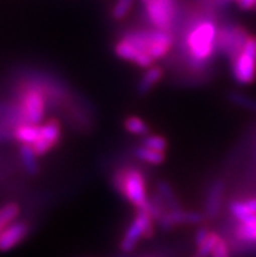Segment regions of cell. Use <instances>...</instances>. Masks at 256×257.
<instances>
[{
    "mask_svg": "<svg viewBox=\"0 0 256 257\" xmlns=\"http://www.w3.org/2000/svg\"><path fill=\"white\" fill-rule=\"evenodd\" d=\"M217 25L211 19H198L188 26L182 51L192 71L201 72L208 68L217 52Z\"/></svg>",
    "mask_w": 256,
    "mask_h": 257,
    "instance_id": "6da1fadb",
    "label": "cell"
},
{
    "mask_svg": "<svg viewBox=\"0 0 256 257\" xmlns=\"http://www.w3.org/2000/svg\"><path fill=\"white\" fill-rule=\"evenodd\" d=\"M114 187L120 195L126 197L136 209L145 206L146 197V182L143 173L135 167H123L118 170L113 176Z\"/></svg>",
    "mask_w": 256,
    "mask_h": 257,
    "instance_id": "7a4b0ae2",
    "label": "cell"
},
{
    "mask_svg": "<svg viewBox=\"0 0 256 257\" xmlns=\"http://www.w3.org/2000/svg\"><path fill=\"white\" fill-rule=\"evenodd\" d=\"M123 39L130 41L143 51L148 52L154 60L166 56L174 42L173 36L169 32L159 29L133 30V32L126 33Z\"/></svg>",
    "mask_w": 256,
    "mask_h": 257,
    "instance_id": "3957f363",
    "label": "cell"
},
{
    "mask_svg": "<svg viewBox=\"0 0 256 257\" xmlns=\"http://www.w3.org/2000/svg\"><path fill=\"white\" fill-rule=\"evenodd\" d=\"M46 111V94L45 91L37 86H28L20 94L19 104V119L20 123L36 124L43 120Z\"/></svg>",
    "mask_w": 256,
    "mask_h": 257,
    "instance_id": "277c9868",
    "label": "cell"
},
{
    "mask_svg": "<svg viewBox=\"0 0 256 257\" xmlns=\"http://www.w3.org/2000/svg\"><path fill=\"white\" fill-rule=\"evenodd\" d=\"M231 73L239 85H250L256 80V37L250 36L243 50L231 62Z\"/></svg>",
    "mask_w": 256,
    "mask_h": 257,
    "instance_id": "5b68a950",
    "label": "cell"
},
{
    "mask_svg": "<svg viewBox=\"0 0 256 257\" xmlns=\"http://www.w3.org/2000/svg\"><path fill=\"white\" fill-rule=\"evenodd\" d=\"M248 37L250 34L243 26H221L217 33V52L226 56L231 63L243 50Z\"/></svg>",
    "mask_w": 256,
    "mask_h": 257,
    "instance_id": "8992f818",
    "label": "cell"
},
{
    "mask_svg": "<svg viewBox=\"0 0 256 257\" xmlns=\"http://www.w3.org/2000/svg\"><path fill=\"white\" fill-rule=\"evenodd\" d=\"M153 234V218L145 209H137L136 217L127 228L123 239L120 241V249L123 252H132L141 238H149Z\"/></svg>",
    "mask_w": 256,
    "mask_h": 257,
    "instance_id": "52a82bcc",
    "label": "cell"
},
{
    "mask_svg": "<svg viewBox=\"0 0 256 257\" xmlns=\"http://www.w3.org/2000/svg\"><path fill=\"white\" fill-rule=\"evenodd\" d=\"M60 136H62V128L56 119H51L42 125H39L38 139L32 145L37 156L42 157L49 153L52 148L58 145Z\"/></svg>",
    "mask_w": 256,
    "mask_h": 257,
    "instance_id": "ba28073f",
    "label": "cell"
},
{
    "mask_svg": "<svg viewBox=\"0 0 256 257\" xmlns=\"http://www.w3.org/2000/svg\"><path fill=\"white\" fill-rule=\"evenodd\" d=\"M114 51L120 59L133 63V64L141 67V68H149L153 62H154V59L148 52L143 51L136 45H133L130 41L123 38L120 39L119 42H117V45L114 47Z\"/></svg>",
    "mask_w": 256,
    "mask_h": 257,
    "instance_id": "9c48e42d",
    "label": "cell"
},
{
    "mask_svg": "<svg viewBox=\"0 0 256 257\" xmlns=\"http://www.w3.org/2000/svg\"><path fill=\"white\" fill-rule=\"evenodd\" d=\"M204 215L198 212H186L179 209H173L169 212L163 213L157 221L159 227L163 230H170L178 225H199L204 221Z\"/></svg>",
    "mask_w": 256,
    "mask_h": 257,
    "instance_id": "30bf717a",
    "label": "cell"
},
{
    "mask_svg": "<svg viewBox=\"0 0 256 257\" xmlns=\"http://www.w3.org/2000/svg\"><path fill=\"white\" fill-rule=\"evenodd\" d=\"M29 232V226L25 222L15 221L0 232V252H8L20 244Z\"/></svg>",
    "mask_w": 256,
    "mask_h": 257,
    "instance_id": "8fae6325",
    "label": "cell"
},
{
    "mask_svg": "<svg viewBox=\"0 0 256 257\" xmlns=\"http://www.w3.org/2000/svg\"><path fill=\"white\" fill-rule=\"evenodd\" d=\"M225 184L222 180H214L209 186L207 195V201H205V215L208 218H216L220 213L222 200H224Z\"/></svg>",
    "mask_w": 256,
    "mask_h": 257,
    "instance_id": "7c38bea8",
    "label": "cell"
},
{
    "mask_svg": "<svg viewBox=\"0 0 256 257\" xmlns=\"http://www.w3.org/2000/svg\"><path fill=\"white\" fill-rule=\"evenodd\" d=\"M162 68H159V67H149V69L144 73L143 77L140 78L139 85H137V93L140 95L149 93L158 84L159 80L162 78Z\"/></svg>",
    "mask_w": 256,
    "mask_h": 257,
    "instance_id": "4fadbf2b",
    "label": "cell"
},
{
    "mask_svg": "<svg viewBox=\"0 0 256 257\" xmlns=\"http://www.w3.org/2000/svg\"><path fill=\"white\" fill-rule=\"evenodd\" d=\"M38 135L39 125H36V124H17V127L13 131V137H15L21 145H23V144L33 145V144L37 141V139H38Z\"/></svg>",
    "mask_w": 256,
    "mask_h": 257,
    "instance_id": "5bb4252c",
    "label": "cell"
},
{
    "mask_svg": "<svg viewBox=\"0 0 256 257\" xmlns=\"http://www.w3.org/2000/svg\"><path fill=\"white\" fill-rule=\"evenodd\" d=\"M230 213L239 221H243L251 215H256V199L233 201L230 204Z\"/></svg>",
    "mask_w": 256,
    "mask_h": 257,
    "instance_id": "9a60e30c",
    "label": "cell"
},
{
    "mask_svg": "<svg viewBox=\"0 0 256 257\" xmlns=\"http://www.w3.org/2000/svg\"><path fill=\"white\" fill-rule=\"evenodd\" d=\"M20 156H21V161H23L24 169L26 170V173L29 175H37L39 171L38 162H37V154L33 149L32 145H26L23 144L20 147Z\"/></svg>",
    "mask_w": 256,
    "mask_h": 257,
    "instance_id": "2e32d148",
    "label": "cell"
},
{
    "mask_svg": "<svg viewBox=\"0 0 256 257\" xmlns=\"http://www.w3.org/2000/svg\"><path fill=\"white\" fill-rule=\"evenodd\" d=\"M135 156L140 161L150 163V165H161L165 161V153L163 152L150 149V148H146L144 145L135 149Z\"/></svg>",
    "mask_w": 256,
    "mask_h": 257,
    "instance_id": "e0dca14e",
    "label": "cell"
},
{
    "mask_svg": "<svg viewBox=\"0 0 256 257\" xmlns=\"http://www.w3.org/2000/svg\"><path fill=\"white\" fill-rule=\"evenodd\" d=\"M20 214V205L16 202H8L0 208V231L16 221Z\"/></svg>",
    "mask_w": 256,
    "mask_h": 257,
    "instance_id": "ac0fdd59",
    "label": "cell"
},
{
    "mask_svg": "<svg viewBox=\"0 0 256 257\" xmlns=\"http://www.w3.org/2000/svg\"><path fill=\"white\" fill-rule=\"evenodd\" d=\"M157 193L161 196V199L163 200V202L166 204L169 210L173 209H179V202L175 197L174 192H173V188L170 187V184L165 180H159L157 183Z\"/></svg>",
    "mask_w": 256,
    "mask_h": 257,
    "instance_id": "d6986e66",
    "label": "cell"
},
{
    "mask_svg": "<svg viewBox=\"0 0 256 257\" xmlns=\"http://www.w3.org/2000/svg\"><path fill=\"white\" fill-rule=\"evenodd\" d=\"M124 128L130 134L136 135V136H148L149 134V127L146 125L143 119L137 116H128L124 120Z\"/></svg>",
    "mask_w": 256,
    "mask_h": 257,
    "instance_id": "ffe728a7",
    "label": "cell"
},
{
    "mask_svg": "<svg viewBox=\"0 0 256 257\" xmlns=\"http://www.w3.org/2000/svg\"><path fill=\"white\" fill-rule=\"evenodd\" d=\"M229 99H230L231 103L237 104L239 107L256 112V99L250 95H246L243 93H239V91H231L229 94Z\"/></svg>",
    "mask_w": 256,
    "mask_h": 257,
    "instance_id": "44dd1931",
    "label": "cell"
},
{
    "mask_svg": "<svg viewBox=\"0 0 256 257\" xmlns=\"http://www.w3.org/2000/svg\"><path fill=\"white\" fill-rule=\"evenodd\" d=\"M135 0H117L111 11V16L115 20H123L132 10Z\"/></svg>",
    "mask_w": 256,
    "mask_h": 257,
    "instance_id": "7402d4cb",
    "label": "cell"
},
{
    "mask_svg": "<svg viewBox=\"0 0 256 257\" xmlns=\"http://www.w3.org/2000/svg\"><path fill=\"white\" fill-rule=\"evenodd\" d=\"M218 239H220V236H218L216 232H211V234L208 235V238L204 240V243L198 247V256L199 257L211 256L214 247H216V244H217Z\"/></svg>",
    "mask_w": 256,
    "mask_h": 257,
    "instance_id": "603a6c76",
    "label": "cell"
},
{
    "mask_svg": "<svg viewBox=\"0 0 256 257\" xmlns=\"http://www.w3.org/2000/svg\"><path fill=\"white\" fill-rule=\"evenodd\" d=\"M143 145L150 149L158 150V152H163L165 153L166 148H167V143L163 137L161 136H145L143 140Z\"/></svg>",
    "mask_w": 256,
    "mask_h": 257,
    "instance_id": "cb8c5ba5",
    "label": "cell"
},
{
    "mask_svg": "<svg viewBox=\"0 0 256 257\" xmlns=\"http://www.w3.org/2000/svg\"><path fill=\"white\" fill-rule=\"evenodd\" d=\"M237 236L240 240L256 241V225L240 223L237 227Z\"/></svg>",
    "mask_w": 256,
    "mask_h": 257,
    "instance_id": "d4e9b609",
    "label": "cell"
},
{
    "mask_svg": "<svg viewBox=\"0 0 256 257\" xmlns=\"http://www.w3.org/2000/svg\"><path fill=\"white\" fill-rule=\"evenodd\" d=\"M212 257H230L229 256V248H227L226 241L224 239H218L217 244L214 247L213 252L211 254Z\"/></svg>",
    "mask_w": 256,
    "mask_h": 257,
    "instance_id": "484cf974",
    "label": "cell"
},
{
    "mask_svg": "<svg viewBox=\"0 0 256 257\" xmlns=\"http://www.w3.org/2000/svg\"><path fill=\"white\" fill-rule=\"evenodd\" d=\"M209 234H211V231H209L207 227L199 228L198 231H196V234H195V244L198 245V247L200 244H203V243H204V240L208 238V235H209Z\"/></svg>",
    "mask_w": 256,
    "mask_h": 257,
    "instance_id": "4316f807",
    "label": "cell"
},
{
    "mask_svg": "<svg viewBox=\"0 0 256 257\" xmlns=\"http://www.w3.org/2000/svg\"><path fill=\"white\" fill-rule=\"evenodd\" d=\"M238 6L240 10L243 11H252L256 10V0H238Z\"/></svg>",
    "mask_w": 256,
    "mask_h": 257,
    "instance_id": "83f0119b",
    "label": "cell"
},
{
    "mask_svg": "<svg viewBox=\"0 0 256 257\" xmlns=\"http://www.w3.org/2000/svg\"><path fill=\"white\" fill-rule=\"evenodd\" d=\"M141 2H143V4H144V6H145V4H148V3H149V2H152V0H141Z\"/></svg>",
    "mask_w": 256,
    "mask_h": 257,
    "instance_id": "f1b7e54d",
    "label": "cell"
},
{
    "mask_svg": "<svg viewBox=\"0 0 256 257\" xmlns=\"http://www.w3.org/2000/svg\"><path fill=\"white\" fill-rule=\"evenodd\" d=\"M194 257H199V256H198V254H196V256H194Z\"/></svg>",
    "mask_w": 256,
    "mask_h": 257,
    "instance_id": "f546056e",
    "label": "cell"
},
{
    "mask_svg": "<svg viewBox=\"0 0 256 257\" xmlns=\"http://www.w3.org/2000/svg\"><path fill=\"white\" fill-rule=\"evenodd\" d=\"M234 2H238V0H234Z\"/></svg>",
    "mask_w": 256,
    "mask_h": 257,
    "instance_id": "4dcf8cb0",
    "label": "cell"
},
{
    "mask_svg": "<svg viewBox=\"0 0 256 257\" xmlns=\"http://www.w3.org/2000/svg\"><path fill=\"white\" fill-rule=\"evenodd\" d=\"M0 232H2V231H0Z\"/></svg>",
    "mask_w": 256,
    "mask_h": 257,
    "instance_id": "1f68e13d",
    "label": "cell"
}]
</instances>
